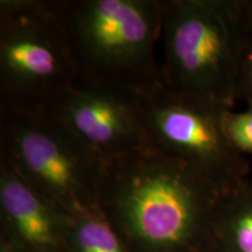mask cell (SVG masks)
I'll return each instance as SVG.
<instances>
[{
  "label": "cell",
  "instance_id": "obj_1",
  "mask_svg": "<svg viewBox=\"0 0 252 252\" xmlns=\"http://www.w3.org/2000/svg\"><path fill=\"white\" fill-rule=\"evenodd\" d=\"M224 194L190 167L145 146L105 163L99 209L138 252H204Z\"/></svg>",
  "mask_w": 252,
  "mask_h": 252
},
{
  "label": "cell",
  "instance_id": "obj_2",
  "mask_svg": "<svg viewBox=\"0 0 252 252\" xmlns=\"http://www.w3.org/2000/svg\"><path fill=\"white\" fill-rule=\"evenodd\" d=\"M163 84L226 109L252 49V1L161 0Z\"/></svg>",
  "mask_w": 252,
  "mask_h": 252
},
{
  "label": "cell",
  "instance_id": "obj_3",
  "mask_svg": "<svg viewBox=\"0 0 252 252\" xmlns=\"http://www.w3.org/2000/svg\"><path fill=\"white\" fill-rule=\"evenodd\" d=\"M78 80L146 97L163 86L161 0H53Z\"/></svg>",
  "mask_w": 252,
  "mask_h": 252
},
{
  "label": "cell",
  "instance_id": "obj_4",
  "mask_svg": "<svg viewBox=\"0 0 252 252\" xmlns=\"http://www.w3.org/2000/svg\"><path fill=\"white\" fill-rule=\"evenodd\" d=\"M77 80L53 0H1L0 109L45 113Z\"/></svg>",
  "mask_w": 252,
  "mask_h": 252
},
{
  "label": "cell",
  "instance_id": "obj_5",
  "mask_svg": "<svg viewBox=\"0 0 252 252\" xmlns=\"http://www.w3.org/2000/svg\"><path fill=\"white\" fill-rule=\"evenodd\" d=\"M0 158L67 215L99 209L105 161L48 113L0 109Z\"/></svg>",
  "mask_w": 252,
  "mask_h": 252
},
{
  "label": "cell",
  "instance_id": "obj_6",
  "mask_svg": "<svg viewBox=\"0 0 252 252\" xmlns=\"http://www.w3.org/2000/svg\"><path fill=\"white\" fill-rule=\"evenodd\" d=\"M226 108L165 84L144 97L143 125L151 147L190 167L222 193L249 179L248 158L232 149L222 128Z\"/></svg>",
  "mask_w": 252,
  "mask_h": 252
},
{
  "label": "cell",
  "instance_id": "obj_7",
  "mask_svg": "<svg viewBox=\"0 0 252 252\" xmlns=\"http://www.w3.org/2000/svg\"><path fill=\"white\" fill-rule=\"evenodd\" d=\"M143 102L144 96L125 88L77 80L46 113L106 163L150 146Z\"/></svg>",
  "mask_w": 252,
  "mask_h": 252
},
{
  "label": "cell",
  "instance_id": "obj_8",
  "mask_svg": "<svg viewBox=\"0 0 252 252\" xmlns=\"http://www.w3.org/2000/svg\"><path fill=\"white\" fill-rule=\"evenodd\" d=\"M0 209L4 236L25 252H69L67 214L36 193L2 158Z\"/></svg>",
  "mask_w": 252,
  "mask_h": 252
},
{
  "label": "cell",
  "instance_id": "obj_9",
  "mask_svg": "<svg viewBox=\"0 0 252 252\" xmlns=\"http://www.w3.org/2000/svg\"><path fill=\"white\" fill-rule=\"evenodd\" d=\"M204 252H252V180L220 196Z\"/></svg>",
  "mask_w": 252,
  "mask_h": 252
},
{
  "label": "cell",
  "instance_id": "obj_10",
  "mask_svg": "<svg viewBox=\"0 0 252 252\" xmlns=\"http://www.w3.org/2000/svg\"><path fill=\"white\" fill-rule=\"evenodd\" d=\"M69 252H131L100 209L68 215Z\"/></svg>",
  "mask_w": 252,
  "mask_h": 252
},
{
  "label": "cell",
  "instance_id": "obj_11",
  "mask_svg": "<svg viewBox=\"0 0 252 252\" xmlns=\"http://www.w3.org/2000/svg\"><path fill=\"white\" fill-rule=\"evenodd\" d=\"M222 128L236 152L252 157V103L247 104L243 111L225 109L222 113Z\"/></svg>",
  "mask_w": 252,
  "mask_h": 252
},
{
  "label": "cell",
  "instance_id": "obj_12",
  "mask_svg": "<svg viewBox=\"0 0 252 252\" xmlns=\"http://www.w3.org/2000/svg\"><path fill=\"white\" fill-rule=\"evenodd\" d=\"M237 100H244L247 104L252 103V49L245 60L241 78H239Z\"/></svg>",
  "mask_w": 252,
  "mask_h": 252
},
{
  "label": "cell",
  "instance_id": "obj_13",
  "mask_svg": "<svg viewBox=\"0 0 252 252\" xmlns=\"http://www.w3.org/2000/svg\"><path fill=\"white\" fill-rule=\"evenodd\" d=\"M0 252H25L23 249H20L17 244L9 241L7 237L2 236L1 243H0Z\"/></svg>",
  "mask_w": 252,
  "mask_h": 252
}]
</instances>
